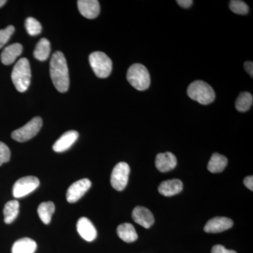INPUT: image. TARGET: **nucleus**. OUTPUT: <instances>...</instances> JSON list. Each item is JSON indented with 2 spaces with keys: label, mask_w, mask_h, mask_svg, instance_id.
<instances>
[{
  "label": "nucleus",
  "mask_w": 253,
  "mask_h": 253,
  "mask_svg": "<svg viewBox=\"0 0 253 253\" xmlns=\"http://www.w3.org/2000/svg\"><path fill=\"white\" fill-rule=\"evenodd\" d=\"M14 31L15 28L13 26H9L5 29L0 30V49L7 43Z\"/></svg>",
  "instance_id": "nucleus-27"
},
{
  "label": "nucleus",
  "mask_w": 253,
  "mask_h": 253,
  "mask_svg": "<svg viewBox=\"0 0 253 253\" xmlns=\"http://www.w3.org/2000/svg\"><path fill=\"white\" fill-rule=\"evenodd\" d=\"M130 168L126 163H118L113 168L111 176V184L113 188L121 191L126 189L129 179Z\"/></svg>",
  "instance_id": "nucleus-7"
},
{
  "label": "nucleus",
  "mask_w": 253,
  "mask_h": 253,
  "mask_svg": "<svg viewBox=\"0 0 253 253\" xmlns=\"http://www.w3.org/2000/svg\"><path fill=\"white\" fill-rule=\"evenodd\" d=\"M40 185L38 177L33 176H24L16 181L13 186V195L16 199L22 198L31 194Z\"/></svg>",
  "instance_id": "nucleus-8"
},
{
  "label": "nucleus",
  "mask_w": 253,
  "mask_h": 253,
  "mask_svg": "<svg viewBox=\"0 0 253 253\" xmlns=\"http://www.w3.org/2000/svg\"><path fill=\"white\" fill-rule=\"evenodd\" d=\"M133 220L146 229H149L154 224V214L148 208L136 206L131 213Z\"/></svg>",
  "instance_id": "nucleus-11"
},
{
  "label": "nucleus",
  "mask_w": 253,
  "mask_h": 253,
  "mask_svg": "<svg viewBox=\"0 0 253 253\" xmlns=\"http://www.w3.org/2000/svg\"><path fill=\"white\" fill-rule=\"evenodd\" d=\"M23 46L19 43H14L6 46L1 54V61L3 64L11 65L21 54Z\"/></svg>",
  "instance_id": "nucleus-17"
},
{
  "label": "nucleus",
  "mask_w": 253,
  "mask_h": 253,
  "mask_svg": "<svg viewBox=\"0 0 253 253\" xmlns=\"http://www.w3.org/2000/svg\"><path fill=\"white\" fill-rule=\"evenodd\" d=\"M78 7L80 13L88 19H94L99 16L100 5L96 0H79Z\"/></svg>",
  "instance_id": "nucleus-13"
},
{
  "label": "nucleus",
  "mask_w": 253,
  "mask_h": 253,
  "mask_svg": "<svg viewBox=\"0 0 253 253\" xmlns=\"http://www.w3.org/2000/svg\"><path fill=\"white\" fill-rule=\"evenodd\" d=\"M211 253H237L236 251L232 250H228L225 249L221 245H215L213 246Z\"/></svg>",
  "instance_id": "nucleus-29"
},
{
  "label": "nucleus",
  "mask_w": 253,
  "mask_h": 253,
  "mask_svg": "<svg viewBox=\"0 0 253 253\" xmlns=\"http://www.w3.org/2000/svg\"><path fill=\"white\" fill-rule=\"evenodd\" d=\"M253 103V97L251 93H241L236 101V109L239 112H246L251 109Z\"/></svg>",
  "instance_id": "nucleus-24"
},
{
  "label": "nucleus",
  "mask_w": 253,
  "mask_h": 253,
  "mask_svg": "<svg viewBox=\"0 0 253 253\" xmlns=\"http://www.w3.org/2000/svg\"><path fill=\"white\" fill-rule=\"evenodd\" d=\"M91 182L89 179H83L71 184L66 193V199L68 203L73 204L77 202L91 187Z\"/></svg>",
  "instance_id": "nucleus-9"
},
{
  "label": "nucleus",
  "mask_w": 253,
  "mask_h": 253,
  "mask_svg": "<svg viewBox=\"0 0 253 253\" xmlns=\"http://www.w3.org/2000/svg\"><path fill=\"white\" fill-rule=\"evenodd\" d=\"M37 249V244L30 238L18 239L12 246V253H34Z\"/></svg>",
  "instance_id": "nucleus-18"
},
{
  "label": "nucleus",
  "mask_w": 253,
  "mask_h": 253,
  "mask_svg": "<svg viewBox=\"0 0 253 253\" xmlns=\"http://www.w3.org/2000/svg\"><path fill=\"white\" fill-rule=\"evenodd\" d=\"M117 234L120 239L126 243L134 242L138 239L137 233L130 223H123L118 226Z\"/></svg>",
  "instance_id": "nucleus-19"
},
{
  "label": "nucleus",
  "mask_w": 253,
  "mask_h": 253,
  "mask_svg": "<svg viewBox=\"0 0 253 253\" xmlns=\"http://www.w3.org/2000/svg\"><path fill=\"white\" fill-rule=\"evenodd\" d=\"M155 163L160 172H168L176 168L177 160L172 153L166 152L164 154H158Z\"/></svg>",
  "instance_id": "nucleus-15"
},
{
  "label": "nucleus",
  "mask_w": 253,
  "mask_h": 253,
  "mask_svg": "<svg viewBox=\"0 0 253 253\" xmlns=\"http://www.w3.org/2000/svg\"><path fill=\"white\" fill-rule=\"evenodd\" d=\"M182 190V181L177 179L163 181L158 187L160 194L167 197L179 194Z\"/></svg>",
  "instance_id": "nucleus-16"
},
{
  "label": "nucleus",
  "mask_w": 253,
  "mask_h": 253,
  "mask_svg": "<svg viewBox=\"0 0 253 253\" xmlns=\"http://www.w3.org/2000/svg\"><path fill=\"white\" fill-rule=\"evenodd\" d=\"M77 230L83 239L91 242L97 236L96 228L88 218L83 217L79 219L77 223Z\"/></svg>",
  "instance_id": "nucleus-12"
},
{
  "label": "nucleus",
  "mask_w": 253,
  "mask_h": 253,
  "mask_svg": "<svg viewBox=\"0 0 253 253\" xmlns=\"http://www.w3.org/2000/svg\"><path fill=\"white\" fill-rule=\"evenodd\" d=\"M176 2H177V4L181 6V7L188 9V8H189L190 6L193 4L194 1H193L192 0H178V1H176Z\"/></svg>",
  "instance_id": "nucleus-31"
},
{
  "label": "nucleus",
  "mask_w": 253,
  "mask_h": 253,
  "mask_svg": "<svg viewBox=\"0 0 253 253\" xmlns=\"http://www.w3.org/2000/svg\"><path fill=\"white\" fill-rule=\"evenodd\" d=\"M79 134L77 131L71 130L66 131L53 145V150L55 152L62 153L67 151L73 144L77 141Z\"/></svg>",
  "instance_id": "nucleus-14"
},
{
  "label": "nucleus",
  "mask_w": 253,
  "mask_h": 253,
  "mask_svg": "<svg viewBox=\"0 0 253 253\" xmlns=\"http://www.w3.org/2000/svg\"><path fill=\"white\" fill-rule=\"evenodd\" d=\"M31 71L29 61L26 58L18 60L11 73V80L19 92L27 90L31 84Z\"/></svg>",
  "instance_id": "nucleus-2"
},
{
  "label": "nucleus",
  "mask_w": 253,
  "mask_h": 253,
  "mask_svg": "<svg viewBox=\"0 0 253 253\" xmlns=\"http://www.w3.org/2000/svg\"><path fill=\"white\" fill-rule=\"evenodd\" d=\"M126 79L133 87L139 91L146 90L151 84L149 71L140 63L131 65L126 73Z\"/></svg>",
  "instance_id": "nucleus-4"
},
{
  "label": "nucleus",
  "mask_w": 253,
  "mask_h": 253,
  "mask_svg": "<svg viewBox=\"0 0 253 253\" xmlns=\"http://www.w3.org/2000/svg\"><path fill=\"white\" fill-rule=\"evenodd\" d=\"M244 68L246 72L249 73L251 78H253V63L252 61H246V62L244 63Z\"/></svg>",
  "instance_id": "nucleus-32"
},
{
  "label": "nucleus",
  "mask_w": 253,
  "mask_h": 253,
  "mask_svg": "<svg viewBox=\"0 0 253 253\" xmlns=\"http://www.w3.org/2000/svg\"><path fill=\"white\" fill-rule=\"evenodd\" d=\"M229 8L231 11L236 14L246 15L249 13V7L246 3L241 0H232L229 3Z\"/></svg>",
  "instance_id": "nucleus-26"
},
{
  "label": "nucleus",
  "mask_w": 253,
  "mask_h": 253,
  "mask_svg": "<svg viewBox=\"0 0 253 253\" xmlns=\"http://www.w3.org/2000/svg\"><path fill=\"white\" fill-rule=\"evenodd\" d=\"M19 202L16 200H12L5 204L3 213L6 224H11L16 219L19 212Z\"/></svg>",
  "instance_id": "nucleus-21"
},
{
  "label": "nucleus",
  "mask_w": 253,
  "mask_h": 253,
  "mask_svg": "<svg viewBox=\"0 0 253 253\" xmlns=\"http://www.w3.org/2000/svg\"><path fill=\"white\" fill-rule=\"evenodd\" d=\"M89 63L93 71L99 78L109 77L112 71L113 63L111 59L104 52L95 51L89 56Z\"/></svg>",
  "instance_id": "nucleus-5"
},
{
  "label": "nucleus",
  "mask_w": 253,
  "mask_h": 253,
  "mask_svg": "<svg viewBox=\"0 0 253 253\" xmlns=\"http://www.w3.org/2000/svg\"><path fill=\"white\" fill-rule=\"evenodd\" d=\"M55 211L54 204L51 201L43 202L40 205L38 209V213L44 224H49L51 221V217Z\"/></svg>",
  "instance_id": "nucleus-23"
},
{
  "label": "nucleus",
  "mask_w": 253,
  "mask_h": 253,
  "mask_svg": "<svg viewBox=\"0 0 253 253\" xmlns=\"http://www.w3.org/2000/svg\"><path fill=\"white\" fill-rule=\"evenodd\" d=\"M6 2V0H0V7H1V6H2L3 5H4Z\"/></svg>",
  "instance_id": "nucleus-33"
},
{
  "label": "nucleus",
  "mask_w": 253,
  "mask_h": 253,
  "mask_svg": "<svg viewBox=\"0 0 253 253\" xmlns=\"http://www.w3.org/2000/svg\"><path fill=\"white\" fill-rule=\"evenodd\" d=\"M244 185L251 190V191H253V176H249L245 178L244 180Z\"/></svg>",
  "instance_id": "nucleus-30"
},
{
  "label": "nucleus",
  "mask_w": 253,
  "mask_h": 253,
  "mask_svg": "<svg viewBox=\"0 0 253 253\" xmlns=\"http://www.w3.org/2000/svg\"><path fill=\"white\" fill-rule=\"evenodd\" d=\"M187 94L191 99L202 105L211 104L215 99V93L212 86L202 81L193 82L188 87Z\"/></svg>",
  "instance_id": "nucleus-3"
},
{
  "label": "nucleus",
  "mask_w": 253,
  "mask_h": 253,
  "mask_svg": "<svg viewBox=\"0 0 253 253\" xmlns=\"http://www.w3.org/2000/svg\"><path fill=\"white\" fill-rule=\"evenodd\" d=\"M50 76L56 89L64 93L69 87V74L67 62L61 51H56L50 61Z\"/></svg>",
  "instance_id": "nucleus-1"
},
{
  "label": "nucleus",
  "mask_w": 253,
  "mask_h": 253,
  "mask_svg": "<svg viewBox=\"0 0 253 253\" xmlns=\"http://www.w3.org/2000/svg\"><path fill=\"white\" fill-rule=\"evenodd\" d=\"M227 163L228 160L225 156L214 153L208 163V170L212 173L221 172L227 166Z\"/></svg>",
  "instance_id": "nucleus-20"
},
{
  "label": "nucleus",
  "mask_w": 253,
  "mask_h": 253,
  "mask_svg": "<svg viewBox=\"0 0 253 253\" xmlns=\"http://www.w3.org/2000/svg\"><path fill=\"white\" fill-rule=\"evenodd\" d=\"M25 27L28 34L31 36H36L41 34L42 31L41 23L33 17L26 18Z\"/></svg>",
  "instance_id": "nucleus-25"
},
{
  "label": "nucleus",
  "mask_w": 253,
  "mask_h": 253,
  "mask_svg": "<svg viewBox=\"0 0 253 253\" xmlns=\"http://www.w3.org/2000/svg\"><path fill=\"white\" fill-rule=\"evenodd\" d=\"M11 157V151L4 143L0 141V166L5 163L9 162Z\"/></svg>",
  "instance_id": "nucleus-28"
},
{
  "label": "nucleus",
  "mask_w": 253,
  "mask_h": 253,
  "mask_svg": "<svg viewBox=\"0 0 253 253\" xmlns=\"http://www.w3.org/2000/svg\"><path fill=\"white\" fill-rule=\"evenodd\" d=\"M42 126V119L35 117L22 127L11 133V137L18 142H26L38 134Z\"/></svg>",
  "instance_id": "nucleus-6"
},
{
  "label": "nucleus",
  "mask_w": 253,
  "mask_h": 253,
  "mask_svg": "<svg viewBox=\"0 0 253 253\" xmlns=\"http://www.w3.org/2000/svg\"><path fill=\"white\" fill-rule=\"evenodd\" d=\"M234 226L232 219L225 217H215L210 219L204 226L206 233L216 234L228 230Z\"/></svg>",
  "instance_id": "nucleus-10"
},
{
  "label": "nucleus",
  "mask_w": 253,
  "mask_h": 253,
  "mask_svg": "<svg viewBox=\"0 0 253 253\" xmlns=\"http://www.w3.org/2000/svg\"><path fill=\"white\" fill-rule=\"evenodd\" d=\"M50 51H51V46H50L49 41L46 38H42L37 44L33 55L36 59L44 61L49 58Z\"/></svg>",
  "instance_id": "nucleus-22"
}]
</instances>
